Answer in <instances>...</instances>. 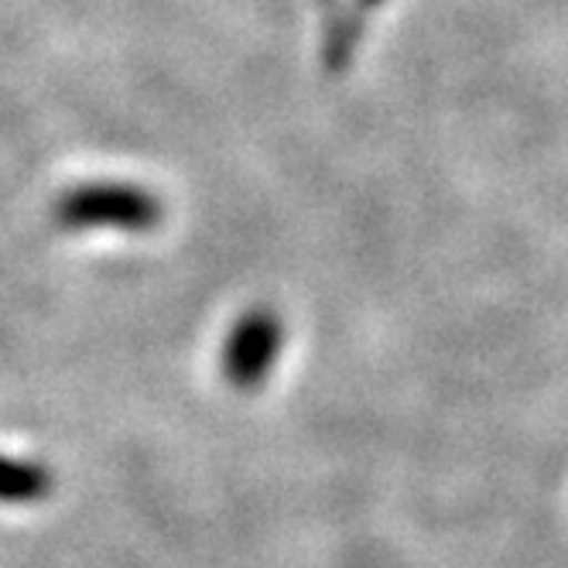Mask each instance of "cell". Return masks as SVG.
<instances>
[{"mask_svg": "<svg viewBox=\"0 0 568 568\" xmlns=\"http://www.w3.org/2000/svg\"><path fill=\"white\" fill-rule=\"evenodd\" d=\"M49 220L59 233H151L165 223V202L134 182H79L59 192L49 206Z\"/></svg>", "mask_w": 568, "mask_h": 568, "instance_id": "obj_1", "label": "cell"}, {"mask_svg": "<svg viewBox=\"0 0 568 568\" xmlns=\"http://www.w3.org/2000/svg\"><path fill=\"white\" fill-rule=\"evenodd\" d=\"M284 339H288V329H284V318L274 308H247L220 343L216 367L223 384L240 394L264 387L284 353Z\"/></svg>", "mask_w": 568, "mask_h": 568, "instance_id": "obj_2", "label": "cell"}, {"mask_svg": "<svg viewBox=\"0 0 568 568\" xmlns=\"http://www.w3.org/2000/svg\"><path fill=\"white\" fill-rule=\"evenodd\" d=\"M55 494V473L38 459H18L0 453V504L28 507Z\"/></svg>", "mask_w": 568, "mask_h": 568, "instance_id": "obj_3", "label": "cell"}]
</instances>
